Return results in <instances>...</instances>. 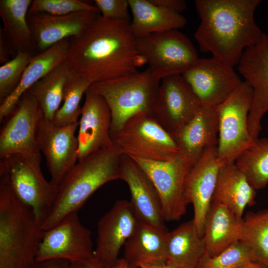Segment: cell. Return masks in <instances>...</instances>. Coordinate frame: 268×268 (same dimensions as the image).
<instances>
[{
	"mask_svg": "<svg viewBox=\"0 0 268 268\" xmlns=\"http://www.w3.org/2000/svg\"><path fill=\"white\" fill-rule=\"evenodd\" d=\"M66 61L92 84L135 72L146 64L137 51L130 22L100 14L81 36L72 38Z\"/></svg>",
	"mask_w": 268,
	"mask_h": 268,
	"instance_id": "obj_1",
	"label": "cell"
},
{
	"mask_svg": "<svg viewBox=\"0 0 268 268\" xmlns=\"http://www.w3.org/2000/svg\"><path fill=\"white\" fill-rule=\"evenodd\" d=\"M260 0H196L200 23L195 38L200 50L234 67L244 51L258 43L264 33L256 23Z\"/></svg>",
	"mask_w": 268,
	"mask_h": 268,
	"instance_id": "obj_2",
	"label": "cell"
},
{
	"mask_svg": "<svg viewBox=\"0 0 268 268\" xmlns=\"http://www.w3.org/2000/svg\"><path fill=\"white\" fill-rule=\"evenodd\" d=\"M44 230L0 175V268H35Z\"/></svg>",
	"mask_w": 268,
	"mask_h": 268,
	"instance_id": "obj_3",
	"label": "cell"
},
{
	"mask_svg": "<svg viewBox=\"0 0 268 268\" xmlns=\"http://www.w3.org/2000/svg\"><path fill=\"white\" fill-rule=\"evenodd\" d=\"M122 154L114 146L96 151L77 163L59 186L55 202L42 224L48 230L78 210L87 199L105 184L120 179Z\"/></svg>",
	"mask_w": 268,
	"mask_h": 268,
	"instance_id": "obj_4",
	"label": "cell"
},
{
	"mask_svg": "<svg viewBox=\"0 0 268 268\" xmlns=\"http://www.w3.org/2000/svg\"><path fill=\"white\" fill-rule=\"evenodd\" d=\"M160 80L148 67L135 72L93 83L89 89L101 95L111 111L110 134L119 131L132 117L152 115Z\"/></svg>",
	"mask_w": 268,
	"mask_h": 268,
	"instance_id": "obj_5",
	"label": "cell"
},
{
	"mask_svg": "<svg viewBox=\"0 0 268 268\" xmlns=\"http://www.w3.org/2000/svg\"><path fill=\"white\" fill-rule=\"evenodd\" d=\"M41 157L12 154L0 158L4 175L18 198L30 207L42 224L56 199L58 187L47 181L40 168Z\"/></svg>",
	"mask_w": 268,
	"mask_h": 268,
	"instance_id": "obj_6",
	"label": "cell"
},
{
	"mask_svg": "<svg viewBox=\"0 0 268 268\" xmlns=\"http://www.w3.org/2000/svg\"><path fill=\"white\" fill-rule=\"evenodd\" d=\"M110 135L114 146L130 157L166 161L181 154L171 134L148 114L132 117Z\"/></svg>",
	"mask_w": 268,
	"mask_h": 268,
	"instance_id": "obj_7",
	"label": "cell"
},
{
	"mask_svg": "<svg viewBox=\"0 0 268 268\" xmlns=\"http://www.w3.org/2000/svg\"><path fill=\"white\" fill-rule=\"evenodd\" d=\"M253 99L252 88L242 81L226 100L215 107L218 118L217 154L220 166L234 163L254 141L248 124Z\"/></svg>",
	"mask_w": 268,
	"mask_h": 268,
	"instance_id": "obj_8",
	"label": "cell"
},
{
	"mask_svg": "<svg viewBox=\"0 0 268 268\" xmlns=\"http://www.w3.org/2000/svg\"><path fill=\"white\" fill-rule=\"evenodd\" d=\"M136 47L160 81L169 75L182 74L200 59L191 41L179 30L136 38Z\"/></svg>",
	"mask_w": 268,
	"mask_h": 268,
	"instance_id": "obj_9",
	"label": "cell"
},
{
	"mask_svg": "<svg viewBox=\"0 0 268 268\" xmlns=\"http://www.w3.org/2000/svg\"><path fill=\"white\" fill-rule=\"evenodd\" d=\"M77 213L70 214L52 228L44 230L37 263L63 260L101 268L95 257L91 233L81 223Z\"/></svg>",
	"mask_w": 268,
	"mask_h": 268,
	"instance_id": "obj_10",
	"label": "cell"
},
{
	"mask_svg": "<svg viewBox=\"0 0 268 268\" xmlns=\"http://www.w3.org/2000/svg\"><path fill=\"white\" fill-rule=\"evenodd\" d=\"M148 175L160 199L165 221L179 220L188 205L185 197L187 175L191 169L181 153L175 158L159 161L131 157Z\"/></svg>",
	"mask_w": 268,
	"mask_h": 268,
	"instance_id": "obj_11",
	"label": "cell"
},
{
	"mask_svg": "<svg viewBox=\"0 0 268 268\" xmlns=\"http://www.w3.org/2000/svg\"><path fill=\"white\" fill-rule=\"evenodd\" d=\"M43 117L35 98L25 92L13 112L3 120L5 121L0 132V158L12 154L41 157L37 134Z\"/></svg>",
	"mask_w": 268,
	"mask_h": 268,
	"instance_id": "obj_12",
	"label": "cell"
},
{
	"mask_svg": "<svg viewBox=\"0 0 268 268\" xmlns=\"http://www.w3.org/2000/svg\"><path fill=\"white\" fill-rule=\"evenodd\" d=\"M201 106L216 107L241 83L233 67L214 58L199 59L181 74Z\"/></svg>",
	"mask_w": 268,
	"mask_h": 268,
	"instance_id": "obj_13",
	"label": "cell"
},
{
	"mask_svg": "<svg viewBox=\"0 0 268 268\" xmlns=\"http://www.w3.org/2000/svg\"><path fill=\"white\" fill-rule=\"evenodd\" d=\"M78 122L64 126L41 120L37 142L51 177V182L59 186L65 176L78 161V140L75 135Z\"/></svg>",
	"mask_w": 268,
	"mask_h": 268,
	"instance_id": "obj_14",
	"label": "cell"
},
{
	"mask_svg": "<svg viewBox=\"0 0 268 268\" xmlns=\"http://www.w3.org/2000/svg\"><path fill=\"white\" fill-rule=\"evenodd\" d=\"M238 69L253 91L248 124L250 136L254 141L259 138L262 120L268 111V36L266 34L264 33L257 44L244 51Z\"/></svg>",
	"mask_w": 268,
	"mask_h": 268,
	"instance_id": "obj_15",
	"label": "cell"
},
{
	"mask_svg": "<svg viewBox=\"0 0 268 268\" xmlns=\"http://www.w3.org/2000/svg\"><path fill=\"white\" fill-rule=\"evenodd\" d=\"M201 106L181 74L171 75L160 81L152 116L172 134L188 123Z\"/></svg>",
	"mask_w": 268,
	"mask_h": 268,
	"instance_id": "obj_16",
	"label": "cell"
},
{
	"mask_svg": "<svg viewBox=\"0 0 268 268\" xmlns=\"http://www.w3.org/2000/svg\"><path fill=\"white\" fill-rule=\"evenodd\" d=\"M138 220L130 201L119 200L97 223L95 257L101 268H106L119 259L121 248L134 230Z\"/></svg>",
	"mask_w": 268,
	"mask_h": 268,
	"instance_id": "obj_17",
	"label": "cell"
},
{
	"mask_svg": "<svg viewBox=\"0 0 268 268\" xmlns=\"http://www.w3.org/2000/svg\"><path fill=\"white\" fill-rule=\"evenodd\" d=\"M99 14L98 10H94L62 15L45 13L28 14V23L35 51L41 53L69 37H80Z\"/></svg>",
	"mask_w": 268,
	"mask_h": 268,
	"instance_id": "obj_18",
	"label": "cell"
},
{
	"mask_svg": "<svg viewBox=\"0 0 268 268\" xmlns=\"http://www.w3.org/2000/svg\"><path fill=\"white\" fill-rule=\"evenodd\" d=\"M78 122V161L101 149L114 146L110 135L112 117L105 99L89 88Z\"/></svg>",
	"mask_w": 268,
	"mask_h": 268,
	"instance_id": "obj_19",
	"label": "cell"
},
{
	"mask_svg": "<svg viewBox=\"0 0 268 268\" xmlns=\"http://www.w3.org/2000/svg\"><path fill=\"white\" fill-rule=\"evenodd\" d=\"M220 167L217 147L206 149L190 169L186 180L185 197L193 206V220L200 235L203 234L205 219L211 205Z\"/></svg>",
	"mask_w": 268,
	"mask_h": 268,
	"instance_id": "obj_20",
	"label": "cell"
},
{
	"mask_svg": "<svg viewBox=\"0 0 268 268\" xmlns=\"http://www.w3.org/2000/svg\"><path fill=\"white\" fill-rule=\"evenodd\" d=\"M120 179L128 186L131 195L129 201L137 220L167 229L160 199L154 185L140 166L124 155L120 162Z\"/></svg>",
	"mask_w": 268,
	"mask_h": 268,
	"instance_id": "obj_21",
	"label": "cell"
},
{
	"mask_svg": "<svg viewBox=\"0 0 268 268\" xmlns=\"http://www.w3.org/2000/svg\"><path fill=\"white\" fill-rule=\"evenodd\" d=\"M171 135L191 168L206 149L217 146L218 118L215 107L201 105L188 123Z\"/></svg>",
	"mask_w": 268,
	"mask_h": 268,
	"instance_id": "obj_22",
	"label": "cell"
},
{
	"mask_svg": "<svg viewBox=\"0 0 268 268\" xmlns=\"http://www.w3.org/2000/svg\"><path fill=\"white\" fill-rule=\"evenodd\" d=\"M70 41L65 39L35 55L16 88L0 105V122L14 110L22 96L55 67L66 60Z\"/></svg>",
	"mask_w": 268,
	"mask_h": 268,
	"instance_id": "obj_23",
	"label": "cell"
},
{
	"mask_svg": "<svg viewBox=\"0 0 268 268\" xmlns=\"http://www.w3.org/2000/svg\"><path fill=\"white\" fill-rule=\"evenodd\" d=\"M167 229L138 221L124 246L123 258L131 268L165 263Z\"/></svg>",
	"mask_w": 268,
	"mask_h": 268,
	"instance_id": "obj_24",
	"label": "cell"
},
{
	"mask_svg": "<svg viewBox=\"0 0 268 268\" xmlns=\"http://www.w3.org/2000/svg\"><path fill=\"white\" fill-rule=\"evenodd\" d=\"M242 221L225 205L212 201L203 227L205 257H214L239 241Z\"/></svg>",
	"mask_w": 268,
	"mask_h": 268,
	"instance_id": "obj_25",
	"label": "cell"
},
{
	"mask_svg": "<svg viewBox=\"0 0 268 268\" xmlns=\"http://www.w3.org/2000/svg\"><path fill=\"white\" fill-rule=\"evenodd\" d=\"M205 254L204 240L193 219L168 232L164 263L167 266L172 268H199Z\"/></svg>",
	"mask_w": 268,
	"mask_h": 268,
	"instance_id": "obj_26",
	"label": "cell"
},
{
	"mask_svg": "<svg viewBox=\"0 0 268 268\" xmlns=\"http://www.w3.org/2000/svg\"><path fill=\"white\" fill-rule=\"evenodd\" d=\"M256 194L235 163L220 166L212 201L225 205L242 218L246 207L255 204Z\"/></svg>",
	"mask_w": 268,
	"mask_h": 268,
	"instance_id": "obj_27",
	"label": "cell"
},
{
	"mask_svg": "<svg viewBox=\"0 0 268 268\" xmlns=\"http://www.w3.org/2000/svg\"><path fill=\"white\" fill-rule=\"evenodd\" d=\"M132 14L131 31L135 38L185 26L187 20L181 14L156 6L149 0H128Z\"/></svg>",
	"mask_w": 268,
	"mask_h": 268,
	"instance_id": "obj_28",
	"label": "cell"
},
{
	"mask_svg": "<svg viewBox=\"0 0 268 268\" xmlns=\"http://www.w3.org/2000/svg\"><path fill=\"white\" fill-rule=\"evenodd\" d=\"M32 1L0 0V15L3 23L2 31L8 47L10 45L16 53L19 51L33 53L35 51L27 21Z\"/></svg>",
	"mask_w": 268,
	"mask_h": 268,
	"instance_id": "obj_29",
	"label": "cell"
},
{
	"mask_svg": "<svg viewBox=\"0 0 268 268\" xmlns=\"http://www.w3.org/2000/svg\"><path fill=\"white\" fill-rule=\"evenodd\" d=\"M71 72L66 60L27 91L35 98L46 119L53 121L63 101L65 86Z\"/></svg>",
	"mask_w": 268,
	"mask_h": 268,
	"instance_id": "obj_30",
	"label": "cell"
},
{
	"mask_svg": "<svg viewBox=\"0 0 268 268\" xmlns=\"http://www.w3.org/2000/svg\"><path fill=\"white\" fill-rule=\"evenodd\" d=\"M240 240L249 248L257 263L268 268V207L246 213Z\"/></svg>",
	"mask_w": 268,
	"mask_h": 268,
	"instance_id": "obj_31",
	"label": "cell"
},
{
	"mask_svg": "<svg viewBox=\"0 0 268 268\" xmlns=\"http://www.w3.org/2000/svg\"><path fill=\"white\" fill-rule=\"evenodd\" d=\"M235 163L256 191L265 188L268 184V138L254 140Z\"/></svg>",
	"mask_w": 268,
	"mask_h": 268,
	"instance_id": "obj_32",
	"label": "cell"
},
{
	"mask_svg": "<svg viewBox=\"0 0 268 268\" xmlns=\"http://www.w3.org/2000/svg\"><path fill=\"white\" fill-rule=\"evenodd\" d=\"M91 84L87 80L72 71L65 86L63 103L53 121L56 125L64 126L78 122V118L81 111L80 101Z\"/></svg>",
	"mask_w": 268,
	"mask_h": 268,
	"instance_id": "obj_33",
	"label": "cell"
},
{
	"mask_svg": "<svg viewBox=\"0 0 268 268\" xmlns=\"http://www.w3.org/2000/svg\"><path fill=\"white\" fill-rule=\"evenodd\" d=\"M35 55L30 52L19 51L12 59L0 66V104L16 88L25 69Z\"/></svg>",
	"mask_w": 268,
	"mask_h": 268,
	"instance_id": "obj_34",
	"label": "cell"
},
{
	"mask_svg": "<svg viewBox=\"0 0 268 268\" xmlns=\"http://www.w3.org/2000/svg\"><path fill=\"white\" fill-rule=\"evenodd\" d=\"M252 262H257L252 251L239 240L214 257H204L199 268H240Z\"/></svg>",
	"mask_w": 268,
	"mask_h": 268,
	"instance_id": "obj_35",
	"label": "cell"
},
{
	"mask_svg": "<svg viewBox=\"0 0 268 268\" xmlns=\"http://www.w3.org/2000/svg\"><path fill=\"white\" fill-rule=\"evenodd\" d=\"M98 10L93 5L79 0H34L28 14L45 13L62 15L82 11Z\"/></svg>",
	"mask_w": 268,
	"mask_h": 268,
	"instance_id": "obj_36",
	"label": "cell"
},
{
	"mask_svg": "<svg viewBox=\"0 0 268 268\" xmlns=\"http://www.w3.org/2000/svg\"><path fill=\"white\" fill-rule=\"evenodd\" d=\"M94 3L102 17L131 22L128 0H95Z\"/></svg>",
	"mask_w": 268,
	"mask_h": 268,
	"instance_id": "obj_37",
	"label": "cell"
},
{
	"mask_svg": "<svg viewBox=\"0 0 268 268\" xmlns=\"http://www.w3.org/2000/svg\"><path fill=\"white\" fill-rule=\"evenodd\" d=\"M153 4L169 11L181 14L186 8V2L183 0H149Z\"/></svg>",
	"mask_w": 268,
	"mask_h": 268,
	"instance_id": "obj_38",
	"label": "cell"
},
{
	"mask_svg": "<svg viewBox=\"0 0 268 268\" xmlns=\"http://www.w3.org/2000/svg\"><path fill=\"white\" fill-rule=\"evenodd\" d=\"M69 262L63 260H53L37 263L35 268H67Z\"/></svg>",
	"mask_w": 268,
	"mask_h": 268,
	"instance_id": "obj_39",
	"label": "cell"
},
{
	"mask_svg": "<svg viewBox=\"0 0 268 268\" xmlns=\"http://www.w3.org/2000/svg\"><path fill=\"white\" fill-rule=\"evenodd\" d=\"M9 50L8 44L1 29L0 34V63L2 65L10 61L9 60Z\"/></svg>",
	"mask_w": 268,
	"mask_h": 268,
	"instance_id": "obj_40",
	"label": "cell"
},
{
	"mask_svg": "<svg viewBox=\"0 0 268 268\" xmlns=\"http://www.w3.org/2000/svg\"><path fill=\"white\" fill-rule=\"evenodd\" d=\"M106 268H131L128 262L123 258L118 259L111 266Z\"/></svg>",
	"mask_w": 268,
	"mask_h": 268,
	"instance_id": "obj_41",
	"label": "cell"
},
{
	"mask_svg": "<svg viewBox=\"0 0 268 268\" xmlns=\"http://www.w3.org/2000/svg\"><path fill=\"white\" fill-rule=\"evenodd\" d=\"M67 268H99L97 267H92L84 264L72 262L69 263Z\"/></svg>",
	"mask_w": 268,
	"mask_h": 268,
	"instance_id": "obj_42",
	"label": "cell"
},
{
	"mask_svg": "<svg viewBox=\"0 0 268 268\" xmlns=\"http://www.w3.org/2000/svg\"><path fill=\"white\" fill-rule=\"evenodd\" d=\"M139 268H172L165 264H160L156 265H143L141 266Z\"/></svg>",
	"mask_w": 268,
	"mask_h": 268,
	"instance_id": "obj_43",
	"label": "cell"
},
{
	"mask_svg": "<svg viewBox=\"0 0 268 268\" xmlns=\"http://www.w3.org/2000/svg\"><path fill=\"white\" fill-rule=\"evenodd\" d=\"M240 268H268L264 265L257 263L252 262Z\"/></svg>",
	"mask_w": 268,
	"mask_h": 268,
	"instance_id": "obj_44",
	"label": "cell"
}]
</instances>
